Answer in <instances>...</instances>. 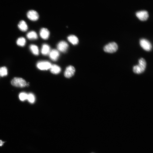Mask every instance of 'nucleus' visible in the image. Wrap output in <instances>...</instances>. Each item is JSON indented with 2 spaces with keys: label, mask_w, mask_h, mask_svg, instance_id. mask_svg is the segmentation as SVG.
I'll use <instances>...</instances> for the list:
<instances>
[{
  "label": "nucleus",
  "mask_w": 153,
  "mask_h": 153,
  "mask_svg": "<svg viewBox=\"0 0 153 153\" xmlns=\"http://www.w3.org/2000/svg\"><path fill=\"white\" fill-rule=\"evenodd\" d=\"M68 41L73 45L78 44L79 43L78 38L76 36L74 35H71L68 37Z\"/></svg>",
  "instance_id": "nucleus-15"
},
{
  "label": "nucleus",
  "mask_w": 153,
  "mask_h": 153,
  "mask_svg": "<svg viewBox=\"0 0 153 153\" xmlns=\"http://www.w3.org/2000/svg\"><path fill=\"white\" fill-rule=\"evenodd\" d=\"M49 55L51 60L54 61H56L59 58L60 54L59 51L54 49L50 51Z\"/></svg>",
  "instance_id": "nucleus-10"
},
{
  "label": "nucleus",
  "mask_w": 153,
  "mask_h": 153,
  "mask_svg": "<svg viewBox=\"0 0 153 153\" xmlns=\"http://www.w3.org/2000/svg\"><path fill=\"white\" fill-rule=\"evenodd\" d=\"M27 94L25 93H22L20 94L19 95L20 99L22 101H24L27 99Z\"/></svg>",
  "instance_id": "nucleus-21"
},
{
  "label": "nucleus",
  "mask_w": 153,
  "mask_h": 153,
  "mask_svg": "<svg viewBox=\"0 0 153 153\" xmlns=\"http://www.w3.org/2000/svg\"><path fill=\"white\" fill-rule=\"evenodd\" d=\"M51 65V64L47 61H39L37 64V68L41 70H47L50 69Z\"/></svg>",
  "instance_id": "nucleus-4"
},
{
  "label": "nucleus",
  "mask_w": 153,
  "mask_h": 153,
  "mask_svg": "<svg viewBox=\"0 0 153 153\" xmlns=\"http://www.w3.org/2000/svg\"><path fill=\"white\" fill-rule=\"evenodd\" d=\"M41 37L44 39L46 40L48 39L50 35V32L47 29H42L40 32Z\"/></svg>",
  "instance_id": "nucleus-11"
},
{
  "label": "nucleus",
  "mask_w": 153,
  "mask_h": 153,
  "mask_svg": "<svg viewBox=\"0 0 153 153\" xmlns=\"http://www.w3.org/2000/svg\"><path fill=\"white\" fill-rule=\"evenodd\" d=\"M11 84L15 87H24L27 85L26 81L22 78H15L11 81Z\"/></svg>",
  "instance_id": "nucleus-3"
},
{
  "label": "nucleus",
  "mask_w": 153,
  "mask_h": 153,
  "mask_svg": "<svg viewBox=\"0 0 153 153\" xmlns=\"http://www.w3.org/2000/svg\"><path fill=\"white\" fill-rule=\"evenodd\" d=\"M6 142L0 139V147L1 148L4 145V144Z\"/></svg>",
  "instance_id": "nucleus-22"
},
{
  "label": "nucleus",
  "mask_w": 153,
  "mask_h": 153,
  "mask_svg": "<svg viewBox=\"0 0 153 153\" xmlns=\"http://www.w3.org/2000/svg\"><path fill=\"white\" fill-rule=\"evenodd\" d=\"M27 99L28 100L30 103H34L35 100V97L34 95L32 93H30L27 94Z\"/></svg>",
  "instance_id": "nucleus-20"
},
{
  "label": "nucleus",
  "mask_w": 153,
  "mask_h": 153,
  "mask_svg": "<svg viewBox=\"0 0 153 153\" xmlns=\"http://www.w3.org/2000/svg\"><path fill=\"white\" fill-rule=\"evenodd\" d=\"M18 27L21 31L26 32L28 29V26L25 21L22 20L20 21L18 25Z\"/></svg>",
  "instance_id": "nucleus-12"
},
{
  "label": "nucleus",
  "mask_w": 153,
  "mask_h": 153,
  "mask_svg": "<svg viewBox=\"0 0 153 153\" xmlns=\"http://www.w3.org/2000/svg\"><path fill=\"white\" fill-rule=\"evenodd\" d=\"M50 69L51 72L54 74H59L61 71L60 67L56 65H52Z\"/></svg>",
  "instance_id": "nucleus-14"
},
{
  "label": "nucleus",
  "mask_w": 153,
  "mask_h": 153,
  "mask_svg": "<svg viewBox=\"0 0 153 153\" xmlns=\"http://www.w3.org/2000/svg\"><path fill=\"white\" fill-rule=\"evenodd\" d=\"M17 44L20 47H24L26 44V40L25 38L21 37L18 38L17 41Z\"/></svg>",
  "instance_id": "nucleus-18"
},
{
  "label": "nucleus",
  "mask_w": 153,
  "mask_h": 153,
  "mask_svg": "<svg viewBox=\"0 0 153 153\" xmlns=\"http://www.w3.org/2000/svg\"><path fill=\"white\" fill-rule=\"evenodd\" d=\"M27 17L30 20L36 21L38 19L39 15L37 12L34 10H31L27 12Z\"/></svg>",
  "instance_id": "nucleus-8"
},
{
  "label": "nucleus",
  "mask_w": 153,
  "mask_h": 153,
  "mask_svg": "<svg viewBox=\"0 0 153 153\" xmlns=\"http://www.w3.org/2000/svg\"><path fill=\"white\" fill-rule=\"evenodd\" d=\"M8 74L7 69L5 67L0 68V75L2 76H6Z\"/></svg>",
  "instance_id": "nucleus-19"
},
{
  "label": "nucleus",
  "mask_w": 153,
  "mask_h": 153,
  "mask_svg": "<svg viewBox=\"0 0 153 153\" xmlns=\"http://www.w3.org/2000/svg\"><path fill=\"white\" fill-rule=\"evenodd\" d=\"M69 47L68 45L65 41H62L59 42L57 45L58 50L62 52L65 53Z\"/></svg>",
  "instance_id": "nucleus-9"
},
{
  "label": "nucleus",
  "mask_w": 153,
  "mask_h": 153,
  "mask_svg": "<svg viewBox=\"0 0 153 153\" xmlns=\"http://www.w3.org/2000/svg\"><path fill=\"white\" fill-rule=\"evenodd\" d=\"M26 36L27 38L30 40L36 39L38 38L37 34L34 31H30L27 33Z\"/></svg>",
  "instance_id": "nucleus-16"
},
{
  "label": "nucleus",
  "mask_w": 153,
  "mask_h": 153,
  "mask_svg": "<svg viewBox=\"0 0 153 153\" xmlns=\"http://www.w3.org/2000/svg\"><path fill=\"white\" fill-rule=\"evenodd\" d=\"M75 72L74 67L72 66H69L66 68L64 75L67 78H70L74 75Z\"/></svg>",
  "instance_id": "nucleus-6"
},
{
  "label": "nucleus",
  "mask_w": 153,
  "mask_h": 153,
  "mask_svg": "<svg viewBox=\"0 0 153 153\" xmlns=\"http://www.w3.org/2000/svg\"><path fill=\"white\" fill-rule=\"evenodd\" d=\"M140 44L141 47L146 51H149L151 50V44L147 40L144 39H141L140 40Z\"/></svg>",
  "instance_id": "nucleus-5"
},
{
  "label": "nucleus",
  "mask_w": 153,
  "mask_h": 153,
  "mask_svg": "<svg viewBox=\"0 0 153 153\" xmlns=\"http://www.w3.org/2000/svg\"><path fill=\"white\" fill-rule=\"evenodd\" d=\"M136 15L140 20L142 21L146 20L149 16L148 12L145 11L138 12H137Z\"/></svg>",
  "instance_id": "nucleus-7"
},
{
  "label": "nucleus",
  "mask_w": 153,
  "mask_h": 153,
  "mask_svg": "<svg viewBox=\"0 0 153 153\" xmlns=\"http://www.w3.org/2000/svg\"><path fill=\"white\" fill-rule=\"evenodd\" d=\"M118 49L117 44L115 42H112L107 44L103 48V50L106 52L113 53L117 51Z\"/></svg>",
  "instance_id": "nucleus-2"
},
{
  "label": "nucleus",
  "mask_w": 153,
  "mask_h": 153,
  "mask_svg": "<svg viewBox=\"0 0 153 153\" xmlns=\"http://www.w3.org/2000/svg\"><path fill=\"white\" fill-rule=\"evenodd\" d=\"M30 49L32 53L35 55L38 56L39 54V48L37 46L33 44L30 45Z\"/></svg>",
  "instance_id": "nucleus-17"
},
{
  "label": "nucleus",
  "mask_w": 153,
  "mask_h": 153,
  "mask_svg": "<svg viewBox=\"0 0 153 153\" xmlns=\"http://www.w3.org/2000/svg\"><path fill=\"white\" fill-rule=\"evenodd\" d=\"M50 52V47L47 44H44L42 45L41 52L44 55H46L49 54Z\"/></svg>",
  "instance_id": "nucleus-13"
},
{
  "label": "nucleus",
  "mask_w": 153,
  "mask_h": 153,
  "mask_svg": "<svg viewBox=\"0 0 153 153\" xmlns=\"http://www.w3.org/2000/svg\"><path fill=\"white\" fill-rule=\"evenodd\" d=\"M138 65L135 66L133 68V72L136 74H140L144 71L146 66V62L143 58L140 59L139 60Z\"/></svg>",
  "instance_id": "nucleus-1"
}]
</instances>
